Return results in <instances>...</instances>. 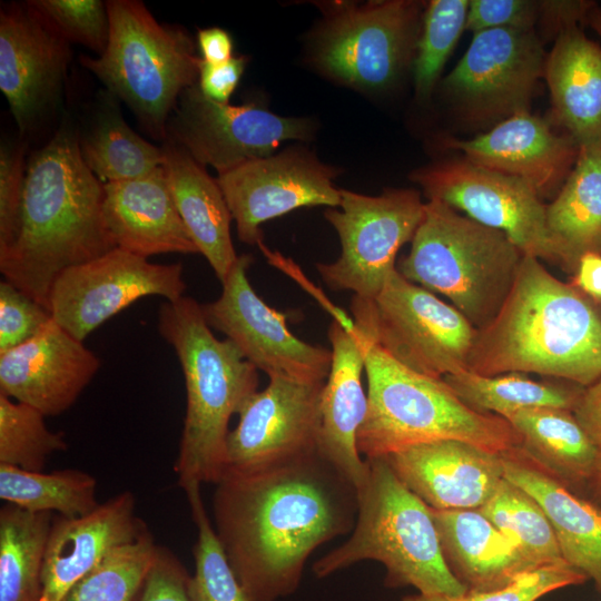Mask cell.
Wrapping results in <instances>:
<instances>
[{
  "mask_svg": "<svg viewBox=\"0 0 601 601\" xmlns=\"http://www.w3.org/2000/svg\"><path fill=\"white\" fill-rule=\"evenodd\" d=\"M215 531L253 601L299 587L311 554L353 531L355 484L317 449L253 471L226 470L213 501Z\"/></svg>",
  "mask_w": 601,
  "mask_h": 601,
  "instance_id": "obj_1",
  "label": "cell"
},
{
  "mask_svg": "<svg viewBox=\"0 0 601 601\" xmlns=\"http://www.w3.org/2000/svg\"><path fill=\"white\" fill-rule=\"evenodd\" d=\"M104 199V183L85 164L78 132L62 127L27 164L19 233L0 252L4 279L49 309L61 273L116 248Z\"/></svg>",
  "mask_w": 601,
  "mask_h": 601,
  "instance_id": "obj_2",
  "label": "cell"
},
{
  "mask_svg": "<svg viewBox=\"0 0 601 601\" xmlns=\"http://www.w3.org/2000/svg\"><path fill=\"white\" fill-rule=\"evenodd\" d=\"M469 371L535 373L591 386L601 380V303L524 255L499 313L476 329Z\"/></svg>",
  "mask_w": 601,
  "mask_h": 601,
  "instance_id": "obj_3",
  "label": "cell"
},
{
  "mask_svg": "<svg viewBox=\"0 0 601 601\" xmlns=\"http://www.w3.org/2000/svg\"><path fill=\"white\" fill-rule=\"evenodd\" d=\"M158 331L175 349L187 393V408L174 470L187 491L216 484L226 471L228 424L257 392L258 370L229 341L218 339L201 305L183 296L161 304Z\"/></svg>",
  "mask_w": 601,
  "mask_h": 601,
  "instance_id": "obj_4",
  "label": "cell"
},
{
  "mask_svg": "<svg viewBox=\"0 0 601 601\" xmlns=\"http://www.w3.org/2000/svg\"><path fill=\"white\" fill-rule=\"evenodd\" d=\"M362 334L367 408L357 432V449L365 459L436 440L467 442L499 454L521 445L504 417L472 410L443 378L407 368Z\"/></svg>",
  "mask_w": 601,
  "mask_h": 601,
  "instance_id": "obj_5",
  "label": "cell"
},
{
  "mask_svg": "<svg viewBox=\"0 0 601 601\" xmlns=\"http://www.w3.org/2000/svg\"><path fill=\"white\" fill-rule=\"evenodd\" d=\"M358 512L351 536L313 564L327 578L371 560L385 568L387 588L412 587L423 594L460 595L466 588L449 570L430 508L394 474L384 457L364 459Z\"/></svg>",
  "mask_w": 601,
  "mask_h": 601,
  "instance_id": "obj_6",
  "label": "cell"
},
{
  "mask_svg": "<svg viewBox=\"0 0 601 601\" xmlns=\"http://www.w3.org/2000/svg\"><path fill=\"white\" fill-rule=\"evenodd\" d=\"M523 256L503 231L432 199L396 268L410 282L447 297L480 329L502 307Z\"/></svg>",
  "mask_w": 601,
  "mask_h": 601,
  "instance_id": "obj_7",
  "label": "cell"
},
{
  "mask_svg": "<svg viewBox=\"0 0 601 601\" xmlns=\"http://www.w3.org/2000/svg\"><path fill=\"white\" fill-rule=\"evenodd\" d=\"M106 3L107 47L97 58L80 56V62L126 102L154 138L166 140L180 95L198 81L201 58L185 30L159 23L141 1Z\"/></svg>",
  "mask_w": 601,
  "mask_h": 601,
  "instance_id": "obj_8",
  "label": "cell"
},
{
  "mask_svg": "<svg viewBox=\"0 0 601 601\" xmlns=\"http://www.w3.org/2000/svg\"><path fill=\"white\" fill-rule=\"evenodd\" d=\"M309 58L325 76L359 91L393 86L413 63L425 3L415 0L318 2Z\"/></svg>",
  "mask_w": 601,
  "mask_h": 601,
  "instance_id": "obj_9",
  "label": "cell"
},
{
  "mask_svg": "<svg viewBox=\"0 0 601 601\" xmlns=\"http://www.w3.org/2000/svg\"><path fill=\"white\" fill-rule=\"evenodd\" d=\"M354 325L407 368L434 378L469 371L476 328L397 268L372 300L353 297Z\"/></svg>",
  "mask_w": 601,
  "mask_h": 601,
  "instance_id": "obj_10",
  "label": "cell"
},
{
  "mask_svg": "<svg viewBox=\"0 0 601 601\" xmlns=\"http://www.w3.org/2000/svg\"><path fill=\"white\" fill-rule=\"evenodd\" d=\"M424 206L415 189H386L380 196L341 189L339 209L324 213L341 242L335 262L316 264L325 284L334 290H351L361 299H374L396 269L400 248L412 240Z\"/></svg>",
  "mask_w": 601,
  "mask_h": 601,
  "instance_id": "obj_11",
  "label": "cell"
},
{
  "mask_svg": "<svg viewBox=\"0 0 601 601\" xmlns=\"http://www.w3.org/2000/svg\"><path fill=\"white\" fill-rule=\"evenodd\" d=\"M546 52L535 29L496 28L473 33L464 56L442 82L462 121L496 125L530 111Z\"/></svg>",
  "mask_w": 601,
  "mask_h": 601,
  "instance_id": "obj_12",
  "label": "cell"
},
{
  "mask_svg": "<svg viewBox=\"0 0 601 601\" xmlns=\"http://www.w3.org/2000/svg\"><path fill=\"white\" fill-rule=\"evenodd\" d=\"M427 200L436 199L473 220L503 231L524 254L561 268L546 224V205L523 180L465 158L435 161L413 171Z\"/></svg>",
  "mask_w": 601,
  "mask_h": 601,
  "instance_id": "obj_13",
  "label": "cell"
},
{
  "mask_svg": "<svg viewBox=\"0 0 601 601\" xmlns=\"http://www.w3.org/2000/svg\"><path fill=\"white\" fill-rule=\"evenodd\" d=\"M314 131V124L306 118L283 117L254 102L234 106L214 101L196 82L180 95L167 124L166 140L220 174L270 156L285 141L308 140Z\"/></svg>",
  "mask_w": 601,
  "mask_h": 601,
  "instance_id": "obj_14",
  "label": "cell"
},
{
  "mask_svg": "<svg viewBox=\"0 0 601 601\" xmlns=\"http://www.w3.org/2000/svg\"><path fill=\"white\" fill-rule=\"evenodd\" d=\"M183 265L155 264L118 247L66 269L49 295L53 321L79 341L134 302L157 295L184 296Z\"/></svg>",
  "mask_w": 601,
  "mask_h": 601,
  "instance_id": "obj_15",
  "label": "cell"
},
{
  "mask_svg": "<svg viewBox=\"0 0 601 601\" xmlns=\"http://www.w3.org/2000/svg\"><path fill=\"white\" fill-rule=\"evenodd\" d=\"M250 255L238 256L221 284L220 296L201 305L205 319L229 339L243 357L268 377L283 375L305 383H324L332 349L296 337L287 316L268 306L253 289L247 270Z\"/></svg>",
  "mask_w": 601,
  "mask_h": 601,
  "instance_id": "obj_16",
  "label": "cell"
},
{
  "mask_svg": "<svg viewBox=\"0 0 601 601\" xmlns=\"http://www.w3.org/2000/svg\"><path fill=\"white\" fill-rule=\"evenodd\" d=\"M336 175V168L307 149L289 147L245 161L218 174L216 179L236 223L238 238L258 245L263 223L300 207H339L341 189L333 183Z\"/></svg>",
  "mask_w": 601,
  "mask_h": 601,
  "instance_id": "obj_17",
  "label": "cell"
},
{
  "mask_svg": "<svg viewBox=\"0 0 601 601\" xmlns=\"http://www.w3.org/2000/svg\"><path fill=\"white\" fill-rule=\"evenodd\" d=\"M239 412L226 443V470L253 471L319 449L324 383L270 376Z\"/></svg>",
  "mask_w": 601,
  "mask_h": 601,
  "instance_id": "obj_18",
  "label": "cell"
},
{
  "mask_svg": "<svg viewBox=\"0 0 601 601\" xmlns=\"http://www.w3.org/2000/svg\"><path fill=\"white\" fill-rule=\"evenodd\" d=\"M71 50L28 3L0 13V89L21 132L58 99Z\"/></svg>",
  "mask_w": 601,
  "mask_h": 601,
  "instance_id": "obj_19",
  "label": "cell"
},
{
  "mask_svg": "<svg viewBox=\"0 0 601 601\" xmlns=\"http://www.w3.org/2000/svg\"><path fill=\"white\" fill-rule=\"evenodd\" d=\"M441 147L457 150L467 161L516 177L542 199L555 197L579 155V145L549 120L530 111L513 115L471 139L443 137Z\"/></svg>",
  "mask_w": 601,
  "mask_h": 601,
  "instance_id": "obj_20",
  "label": "cell"
},
{
  "mask_svg": "<svg viewBox=\"0 0 601 601\" xmlns=\"http://www.w3.org/2000/svg\"><path fill=\"white\" fill-rule=\"evenodd\" d=\"M100 365L82 341L52 318L37 336L0 355V393L46 417L57 416L72 406Z\"/></svg>",
  "mask_w": 601,
  "mask_h": 601,
  "instance_id": "obj_21",
  "label": "cell"
},
{
  "mask_svg": "<svg viewBox=\"0 0 601 601\" xmlns=\"http://www.w3.org/2000/svg\"><path fill=\"white\" fill-rule=\"evenodd\" d=\"M427 506L477 510L504 479L502 455L457 440L414 444L383 456Z\"/></svg>",
  "mask_w": 601,
  "mask_h": 601,
  "instance_id": "obj_22",
  "label": "cell"
},
{
  "mask_svg": "<svg viewBox=\"0 0 601 601\" xmlns=\"http://www.w3.org/2000/svg\"><path fill=\"white\" fill-rule=\"evenodd\" d=\"M135 505L134 494L124 491L85 516H53L40 601H61L110 551L132 541L147 529L136 515Z\"/></svg>",
  "mask_w": 601,
  "mask_h": 601,
  "instance_id": "obj_23",
  "label": "cell"
},
{
  "mask_svg": "<svg viewBox=\"0 0 601 601\" xmlns=\"http://www.w3.org/2000/svg\"><path fill=\"white\" fill-rule=\"evenodd\" d=\"M104 188V217L116 247L145 258L198 253L162 166L139 178L106 183Z\"/></svg>",
  "mask_w": 601,
  "mask_h": 601,
  "instance_id": "obj_24",
  "label": "cell"
},
{
  "mask_svg": "<svg viewBox=\"0 0 601 601\" xmlns=\"http://www.w3.org/2000/svg\"><path fill=\"white\" fill-rule=\"evenodd\" d=\"M328 338L332 364L322 394L319 449L358 489L367 473L357 449V432L367 408L362 386L364 336L355 325L347 327L335 319Z\"/></svg>",
  "mask_w": 601,
  "mask_h": 601,
  "instance_id": "obj_25",
  "label": "cell"
},
{
  "mask_svg": "<svg viewBox=\"0 0 601 601\" xmlns=\"http://www.w3.org/2000/svg\"><path fill=\"white\" fill-rule=\"evenodd\" d=\"M504 477L536 500L556 536L562 558L601 592V508L571 491L520 446L501 454Z\"/></svg>",
  "mask_w": 601,
  "mask_h": 601,
  "instance_id": "obj_26",
  "label": "cell"
},
{
  "mask_svg": "<svg viewBox=\"0 0 601 601\" xmlns=\"http://www.w3.org/2000/svg\"><path fill=\"white\" fill-rule=\"evenodd\" d=\"M544 79L550 90L549 122L579 145L601 144V46L581 26L564 29L546 55Z\"/></svg>",
  "mask_w": 601,
  "mask_h": 601,
  "instance_id": "obj_27",
  "label": "cell"
},
{
  "mask_svg": "<svg viewBox=\"0 0 601 601\" xmlns=\"http://www.w3.org/2000/svg\"><path fill=\"white\" fill-rule=\"evenodd\" d=\"M430 511L443 559L469 592L503 589L520 575L535 570L514 543L479 510L430 508Z\"/></svg>",
  "mask_w": 601,
  "mask_h": 601,
  "instance_id": "obj_28",
  "label": "cell"
},
{
  "mask_svg": "<svg viewBox=\"0 0 601 601\" xmlns=\"http://www.w3.org/2000/svg\"><path fill=\"white\" fill-rule=\"evenodd\" d=\"M168 186L198 253L223 284L238 259L230 236L233 216L217 183L185 149L162 146Z\"/></svg>",
  "mask_w": 601,
  "mask_h": 601,
  "instance_id": "obj_29",
  "label": "cell"
},
{
  "mask_svg": "<svg viewBox=\"0 0 601 601\" xmlns=\"http://www.w3.org/2000/svg\"><path fill=\"white\" fill-rule=\"evenodd\" d=\"M503 417L519 434L520 447L530 459L585 497L594 472L595 449L572 411L529 407Z\"/></svg>",
  "mask_w": 601,
  "mask_h": 601,
  "instance_id": "obj_30",
  "label": "cell"
},
{
  "mask_svg": "<svg viewBox=\"0 0 601 601\" xmlns=\"http://www.w3.org/2000/svg\"><path fill=\"white\" fill-rule=\"evenodd\" d=\"M546 224L566 274L574 275L584 254H601V144L580 147L569 177L546 205Z\"/></svg>",
  "mask_w": 601,
  "mask_h": 601,
  "instance_id": "obj_31",
  "label": "cell"
},
{
  "mask_svg": "<svg viewBox=\"0 0 601 601\" xmlns=\"http://www.w3.org/2000/svg\"><path fill=\"white\" fill-rule=\"evenodd\" d=\"M51 512L0 509V601H40Z\"/></svg>",
  "mask_w": 601,
  "mask_h": 601,
  "instance_id": "obj_32",
  "label": "cell"
},
{
  "mask_svg": "<svg viewBox=\"0 0 601 601\" xmlns=\"http://www.w3.org/2000/svg\"><path fill=\"white\" fill-rule=\"evenodd\" d=\"M443 380L472 410L502 417L529 407H556L573 412L585 388L570 382H536L524 373L483 376L465 371L446 375Z\"/></svg>",
  "mask_w": 601,
  "mask_h": 601,
  "instance_id": "obj_33",
  "label": "cell"
},
{
  "mask_svg": "<svg viewBox=\"0 0 601 601\" xmlns=\"http://www.w3.org/2000/svg\"><path fill=\"white\" fill-rule=\"evenodd\" d=\"M79 146L85 164L104 184L142 177L165 159L162 147L141 138L111 105L98 112Z\"/></svg>",
  "mask_w": 601,
  "mask_h": 601,
  "instance_id": "obj_34",
  "label": "cell"
},
{
  "mask_svg": "<svg viewBox=\"0 0 601 601\" xmlns=\"http://www.w3.org/2000/svg\"><path fill=\"white\" fill-rule=\"evenodd\" d=\"M0 499L30 512L85 516L99 506L97 480L77 469L32 472L0 463Z\"/></svg>",
  "mask_w": 601,
  "mask_h": 601,
  "instance_id": "obj_35",
  "label": "cell"
},
{
  "mask_svg": "<svg viewBox=\"0 0 601 601\" xmlns=\"http://www.w3.org/2000/svg\"><path fill=\"white\" fill-rule=\"evenodd\" d=\"M477 510L514 543L532 569L565 562L540 504L508 479Z\"/></svg>",
  "mask_w": 601,
  "mask_h": 601,
  "instance_id": "obj_36",
  "label": "cell"
},
{
  "mask_svg": "<svg viewBox=\"0 0 601 601\" xmlns=\"http://www.w3.org/2000/svg\"><path fill=\"white\" fill-rule=\"evenodd\" d=\"M158 548L147 528L132 541L110 551L61 601H134Z\"/></svg>",
  "mask_w": 601,
  "mask_h": 601,
  "instance_id": "obj_37",
  "label": "cell"
},
{
  "mask_svg": "<svg viewBox=\"0 0 601 601\" xmlns=\"http://www.w3.org/2000/svg\"><path fill=\"white\" fill-rule=\"evenodd\" d=\"M197 526L195 572L188 580L189 601H253L233 571L206 512L200 486L185 491Z\"/></svg>",
  "mask_w": 601,
  "mask_h": 601,
  "instance_id": "obj_38",
  "label": "cell"
},
{
  "mask_svg": "<svg viewBox=\"0 0 601 601\" xmlns=\"http://www.w3.org/2000/svg\"><path fill=\"white\" fill-rule=\"evenodd\" d=\"M470 0H432L425 6L413 60L415 96L427 100L465 30Z\"/></svg>",
  "mask_w": 601,
  "mask_h": 601,
  "instance_id": "obj_39",
  "label": "cell"
},
{
  "mask_svg": "<svg viewBox=\"0 0 601 601\" xmlns=\"http://www.w3.org/2000/svg\"><path fill=\"white\" fill-rule=\"evenodd\" d=\"M45 417L0 393V463L42 472L49 455L67 450L65 434L50 431Z\"/></svg>",
  "mask_w": 601,
  "mask_h": 601,
  "instance_id": "obj_40",
  "label": "cell"
},
{
  "mask_svg": "<svg viewBox=\"0 0 601 601\" xmlns=\"http://www.w3.org/2000/svg\"><path fill=\"white\" fill-rule=\"evenodd\" d=\"M28 4L69 43L101 55L109 39L107 3L100 0H33Z\"/></svg>",
  "mask_w": 601,
  "mask_h": 601,
  "instance_id": "obj_41",
  "label": "cell"
},
{
  "mask_svg": "<svg viewBox=\"0 0 601 601\" xmlns=\"http://www.w3.org/2000/svg\"><path fill=\"white\" fill-rule=\"evenodd\" d=\"M587 578L566 562L542 566L520 575L503 589L460 595L414 593L401 601H536L555 590L582 584Z\"/></svg>",
  "mask_w": 601,
  "mask_h": 601,
  "instance_id": "obj_42",
  "label": "cell"
},
{
  "mask_svg": "<svg viewBox=\"0 0 601 601\" xmlns=\"http://www.w3.org/2000/svg\"><path fill=\"white\" fill-rule=\"evenodd\" d=\"M51 321L48 308L8 280H1L0 355L37 336Z\"/></svg>",
  "mask_w": 601,
  "mask_h": 601,
  "instance_id": "obj_43",
  "label": "cell"
},
{
  "mask_svg": "<svg viewBox=\"0 0 601 601\" xmlns=\"http://www.w3.org/2000/svg\"><path fill=\"white\" fill-rule=\"evenodd\" d=\"M26 145L1 144L0 148V252L16 240L21 218L27 165Z\"/></svg>",
  "mask_w": 601,
  "mask_h": 601,
  "instance_id": "obj_44",
  "label": "cell"
},
{
  "mask_svg": "<svg viewBox=\"0 0 601 601\" xmlns=\"http://www.w3.org/2000/svg\"><path fill=\"white\" fill-rule=\"evenodd\" d=\"M541 2L535 0H470L465 30L535 29Z\"/></svg>",
  "mask_w": 601,
  "mask_h": 601,
  "instance_id": "obj_45",
  "label": "cell"
},
{
  "mask_svg": "<svg viewBox=\"0 0 601 601\" xmlns=\"http://www.w3.org/2000/svg\"><path fill=\"white\" fill-rule=\"evenodd\" d=\"M189 577L180 560L168 549L159 546L134 601H189Z\"/></svg>",
  "mask_w": 601,
  "mask_h": 601,
  "instance_id": "obj_46",
  "label": "cell"
},
{
  "mask_svg": "<svg viewBox=\"0 0 601 601\" xmlns=\"http://www.w3.org/2000/svg\"><path fill=\"white\" fill-rule=\"evenodd\" d=\"M595 449V464L585 497L601 508V380L585 387L574 411Z\"/></svg>",
  "mask_w": 601,
  "mask_h": 601,
  "instance_id": "obj_47",
  "label": "cell"
},
{
  "mask_svg": "<svg viewBox=\"0 0 601 601\" xmlns=\"http://www.w3.org/2000/svg\"><path fill=\"white\" fill-rule=\"evenodd\" d=\"M247 60L245 56L233 57L220 65H209L201 60L197 83L203 95L214 101L229 104V98L239 83Z\"/></svg>",
  "mask_w": 601,
  "mask_h": 601,
  "instance_id": "obj_48",
  "label": "cell"
},
{
  "mask_svg": "<svg viewBox=\"0 0 601 601\" xmlns=\"http://www.w3.org/2000/svg\"><path fill=\"white\" fill-rule=\"evenodd\" d=\"M539 26L543 35L554 39L564 29L582 26L589 10L597 3L587 0H542Z\"/></svg>",
  "mask_w": 601,
  "mask_h": 601,
  "instance_id": "obj_49",
  "label": "cell"
},
{
  "mask_svg": "<svg viewBox=\"0 0 601 601\" xmlns=\"http://www.w3.org/2000/svg\"><path fill=\"white\" fill-rule=\"evenodd\" d=\"M197 42L201 52V60L206 63L220 65L234 57L233 39L221 28L214 27L198 30Z\"/></svg>",
  "mask_w": 601,
  "mask_h": 601,
  "instance_id": "obj_50",
  "label": "cell"
},
{
  "mask_svg": "<svg viewBox=\"0 0 601 601\" xmlns=\"http://www.w3.org/2000/svg\"><path fill=\"white\" fill-rule=\"evenodd\" d=\"M571 283L587 296L601 303V254H584L578 263Z\"/></svg>",
  "mask_w": 601,
  "mask_h": 601,
  "instance_id": "obj_51",
  "label": "cell"
},
{
  "mask_svg": "<svg viewBox=\"0 0 601 601\" xmlns=\"http://www.w3.org/2000/svg\"><path fill=\"white\" fill-rule=\"evenodd\" d=\"M584 24L593 29L601 38V7L595 3L587 13Z\"/></svg>",
  "mask_w": 601,
  "mask_h": 601,
  "instance_id": "obj_52",
  "label": "cell"
}]
</instances>
